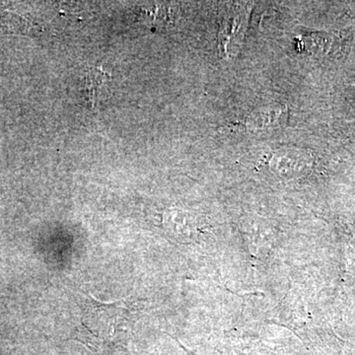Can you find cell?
<instances>
[{
  "instance_id": "obj_3",
  "label": "cell",
  "mask_w": 355,
  "mask_h": 355,
  "mask_svg": "<svg viewBox=\"0 0 355 355\" xmlns=\"http://www.w3.org/2000/svg\"><path fill=\"white\" fill-rule=\"evenodd\" d=\"M109 80L108 74L105 73L100 69L89 70L84 76L83 81V92L85 98L86 104L90 108L95 107L96 103L99 100L100 93L104 88L105 83Z\"/></svg>"
},
{
  "instance_id": "obj_1",
  "label": "cell",
  "mask_w": 355,
  "mask_h": 355,
  "mask_svg": "<svg viewBox=\"0 0 355 355\" xmlns=\"http://www.w3.org/2000/svg\"><path fill=\"white\" fill-rule=\"evenodd\" d=\"M246 13L238 12L235 15H228L222 24L220 34V46L224 53H229L233 43H240L244 35L246 26Z\"/></svg>"
},
{
  "instance_id": "obj_2",
  "label": "cell",
  "mask_w": 355,
  "mask_h": 355,
  "mask_svg": "<svg viewBox=\"0 0 355 355\" xmlns=\"http://www.w3.org/2000/svg\"><path fill=\"white\" fill-rule=\"evenodd\" d=\"M287 116L284 106H272L257 110L247 120V125L252 130L277 127L284 123Z\"/></svg>"
}]
</instances>
